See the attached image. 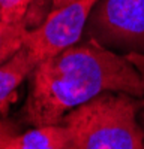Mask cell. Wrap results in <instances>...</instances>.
<instances>
[{"label":"cell","mask_w":144,"mask_h":149,"mask_svg":"<svg viewBox=\"0 0 144 149\" xmlns=\"http://www.w3.org/2000/svg\"><path fill=\"white\" fill-rule=\"evenodd\" d=\"M18 128L11 121L0 119V149H5L8 143L18 136Z\"/></svg>","instance_id":"cell-10"},{"label":"cell","mask_w":144,"mask_h":149,"mask_svg":"<svg viewBox=\"0 0 144 149\" xmlns=\"http://www.w3.org/2000/svg\"><path fill=\"white\" fill-rule=\"evenodd\" d=\"M104 93L144 95V55H120L87 37L38 63L23 115L35 127L62 124L68 112Z\"/></svg>","instance_id":"cell-1"},{"label":"cell","mask_w":144,"mask_h":149,"mask_svg":"<svg viewBox=\"0 0 144 149\" xmlns=\"http://www.w3.org/2000/svg\"><path fill=\"white\" fill-rule=\"evenodd\" d=\"M143 127H144V113H143Z\"/></svg>","instance_id":"cell-12"},{"label":"cell","mask_w":144,"mask_h":149,"mask_svg":"<svg viewBox=\"0 0 144 149\" xmlns=\"http://www.w3.org/2000/svg\"><path fill=\"white\" fill-rule=\"evenodd\" d=\"M99 0H75L51 10L39 27L27 30L24 46L36 63L53 57L80 42L89 17Z\"/></svg>","instance_id":"cell-4"},{"label":"cell","mask_w":144,"mask_h":149,"mask_svg":"<svg viewBox=\"0 0 144 149\" xmlns=\"http://www.w3.org/2000/svg\"><path fill=\"white\" fill-rule=\"evenodd\" d=\"M5 149H78L72 130L66 124L35 127L18 134Z\"/></svg>","instance_id":"cell-5"},{"label":"cell","mask_w":144,"mask_h":149,"mask_svg":"<svg viewBox=\"0 0 144 149\" xmlns=\"http://www.w3.org/2000/svg\"><path fill=\"white\" fill-rule=\"evenodd\" d=\"M53 0H32V5L26 15V26L29 30L39 27L51 12Z\"/></svg>","instance_id":"cell-9"},{"label":"cell","mask_w":144,"mask_h":149,"mask_svg":"<svg viewBox=\"0 0 144 149\" xmlns=\"http://www.w3.org/2000/svg\"><path fill=\"white\" fill-rule=\"evenodd\" d=\"M72 2H75V0H53V8L51 10H56V9H62L63 6L72 3Z\"/></svg>","instance_id":"cell-11"},{"label":"cell","mask_w":144,"mask_h":149,"mask_svg":"<svg viewBox=\"0 0 144 149\" xmlns=\"http://www.w3.org/2000/svg\"><path fill=\"white\" fill-rule=\"evenodd\" d=\"M32 0H0V21L5 22H23Z\"/></svg>","instance_id":"cell-8"},{"label":"cell","mask_w":144,"mask_h":149,"mask_svg":"<svg viewBox=\"0 0 144 149\" xmlns=\"http://www.w3.org/2000/svg\"><path fill=\"white\" fill-rule=\"evenodd\" d=\"M84 33L105 48L144 55V0H99Z\"/></svg>","instance_id":"cell-3"},{"label":"cell","mask_w":144,"mask_h":149,"mask_svg":"<svg viewBox=\"0 0 144 149\" xmlns=\"http://www.w3.org/2000/svg\"><path fill=\"white\" fill-rule=\"evenodd\" d=\"M141 97L104 93L68 112L62 124L72 130L78 149H144V128L137 113Z\"/></svg>","instance_id":"cell-2"},{"label":"cell","mask_w":144,"mask_h":149,"mask_svg":"<svg viewBox=\"0 0 144 149\" xmlns=\"http://www.w3.org/2000/svg\"><path fill=\"white\" fill-rule=\"evenodd\" d=\"M35 67L36 63L30 58L26 46L0 66V113L6 115L11 102L15 98L17 88L30 76Z\"/></svg>","instance_id":"cell-6"},{"label":"cell","mask_w":144,"mask_h":149,"mask_svg":"<svg viewBox=\"0 0 144 149\" xmlns=\"http://www.w3.org/2000/svg\"><path fill=\"white\" fill-rule=\"evenodd\" d=\"M26 21L5 22L0 21V66L5 64L24 46V37L27 33Z\"/></svg>","instance_id":"cell-7"}]
</instances>
